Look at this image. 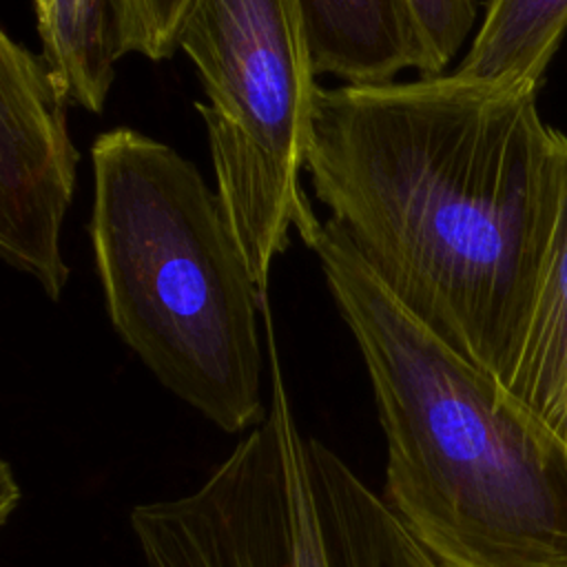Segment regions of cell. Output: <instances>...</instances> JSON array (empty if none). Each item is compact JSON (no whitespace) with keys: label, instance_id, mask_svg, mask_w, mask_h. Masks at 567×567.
Segmentation results:
<instances>
[{"label":"cell","instance_id":"6da1fadb","mask_svg":"<svg viewBox=\"0 0 567 567\" xmlns=\"http://www.w3.org/2000/svg\"><path fill=\"white\" fill-rule=\"evenodd\" d=\"M536 91L458 73L317 86L306 173L363 261L505 385L563 193Z\"/></svg>","mask_w":567,"mask_h":567},{"label":"cell","instance_id":"7a4b0ae2","mask_svg":"<svg viewBox=\"0 0 567 567\" xmlns=\"http://www.w3.org/2000/svg\"><path fill=\"white\" fill-rule=\"evenodd\" d=\"M385 445L383 498L439 567H567V441L430 330L328 219L308 246Z\"/></svg>","mask_w":567,"mask_h":567},{"label":"cell","instance_id":"3957f363","mask_svg":"<svg viewBox=\"0 0 567 567\" xmlns=\"http://www.w3.org/2000/svg\"><path fill=\"white\" fill-rule=\"evenodd\" d=\"M89 235L117 337L221 432L266 414L259 292L219 193L173 146L115 126L91 146Z\"/></svg>","mask_w":567,"mask_h":567},{"label":"cell","instance_id":"277c9868","mask_svg":"<svg viewBox=\"0 0 567 567\" xmlns=\"http://www.w3.org/2000/svg\"><path fill=\"white\" fill-rule=\"evenodd\" d=\"M266 419L190 492L140 503L146 567H439L394 509L295 416L268 352Z\"/></svg>","mask_w":567,"mask_h":567},{"label":"cell","instance_id":"5b68a950","mask_svg":"<svg viewBox=\"0 0 567 567\" xmlns=\"http://www.w3.org/2000/svg\"><path fill=\"white\" fill-rule=\"evenodd\" d=\"M179 51L193 62L215 184L266 297L272 261L321 224L301 186L317 71L299 0H190Z\"/></svg>","mask_w":567,"mask_h":567},{"label":"cell","instance_id":"8992f818","mask_svg":"<svg viewBox=\"0 0 567 567\" xmlns=\"http://www.w3.org/2000/svg\"><path fill=\"white\" fill-rule=\"evenodd\" d=\"M71 95L42 53L0 33V257L60 299L71 268L60 230L71 206L78 151Z\"/></svg>","mask_w":567,"mask_h":567},{"label":"cell","instance_id":"52a82bcc","mask_svg":"<svg viewBox=\"0 0 567 567\" xmlns=\"http://www.w3.org/2000/svg\"><path fill=\"white\" fill-rule=\"evenodd\" d=\"M299 9L317 75L383 84L419 64L405 0H299Z\"/></svg>","mask_w":567,"mask_h":567},{"label":"cell","instance_id":"ba28073f","mask_svg":"<svg viewBox=\"0 0 567 567\" xmlns=\"http://www.w3.org/2000/svg\"><path fill=\"white\" fill-rule=\"evenodd\" d=\"M503 392L567 441V140L556 221Z\"/></svg>","mask_w":567,"mask_h":567},{"label":"cell","instance_id":"9c48e42d","mask_svg":"<svg viewBox=\"0 0 567 567\" xmlns=\"http://www.w3.org/2000/svg\"><path fill=\"white\" fill-rule=\"evenodd\" d=\"M567 31V0H489L454 73L536 91Z\"/></svg>","mask_w":567,"mask_h":567},{"label":"cell","instance_id":"30bf717a","mask_svg":"<svg viewBox=\"0 0 567 567\" xmlns=\"http://www.w3.org/2000/svg\"><path fill=\"white\" fill-rule=\"evenodd\" d=\"M42 55L71 102L100 113L115 80L113 0H33Z\"/></svg>","mask_w":567,"mask_h":567},{"label":"cell","instance_id":"8fae6325","mask_svg":"<svg viewBox=\"0 0 567 567\" xmlns=\"http://www.w3.org/2000/svg\"><path fill=\"white\" fill-rule=\"evenodd\" d=\"M190 0H113L117 60L137 53L153 62L175 55Z\"/></svg>","mask_w":567,"mask_h":567},{"label":"cell","instance_id":"7c38bea8","mask_svg":"<svg viewBox=\"0 0 567 567\" xmlns=\"http://www.w3.org/2000/svg\"><path fill=\"white\" fill-rule=\"evenodd\" d=\"M419 44L421 78L443 75L476 22L474 0H405Z\"/></svg>","mask_w":567,"mask_h":567},{"label":"cell","instance_id":"4fadbf2b","mask_svg":"<svg viewBox=\"0 0 567 567\" xmlns=\"http://www.w3.org/2000/svg\"><path fill=\"white\" fill-rule=\"evenodd\" d=\"M20 496H22V492H20L18 481L11 474V465H9V461H2V476H0V518H2V523L9 520V516L13 514V509L20 503Z\"/></svg>","mask_w":567,"mask_h":567}]
</instances>
